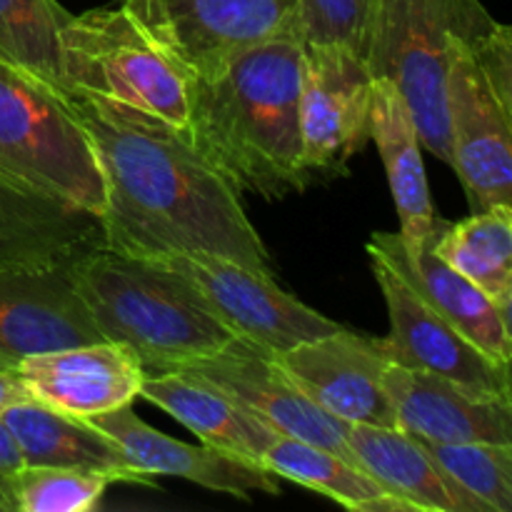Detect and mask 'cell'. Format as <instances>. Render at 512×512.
Returning a JSON list of instances; mask_svg holds the SVG:
<instances>
[{
	"instance_id": "obj_1",
	"label": "cell",
	"mask_w": 512,
	"mask_h": 512,
	"mask_svg": "<svg viewBox=\"0 0 512 512\" xmlns=\"http://www.w3.org/2000/svg\"><path fill=\"white\" fill-rule=\"evenodd\" d=\"M105 183V245L130 258L213 253L273 273V260L240 195L158 115L65 90Z\"/></svg>"
},
{
	"instance_id": "obj_2",
	"label": "cell",
	"mask_w": 512,
	"mask_h": 512,
	"mask_svg": "<svg viewBox=\"0 0 512 512\" xmlns=\"http://www.w3.org/2000/svg\"><path fill=\"white\" fill-rule=\"evenodd\" d=\"M300 35L230 55L188 78V140L238 195L278 200L313 183L300 130Z\"/></svg>"
},
{
	"instance_id": "obj_3",
	"label": "cell",
	"mask_w": 512,
	"mask_h": 512,
	"mask_svg": "<svg viewBox=\"0 0 512 512\" xmlns=\"http://www.w3.org/2000/svg\"><path fill=\"white\" fill-rule=\"evenodd\" d=\"M75 293L100 335L138 355L145 373H168L208 358L235 338L175 275L100 245L68 265Z\"/></svg>"
},
{
	"instance_id": "obj_4",
	"label": "cell",
	"mask_w": 512,
	"mask_h": 512,
	"mask_svg": "<svg viewBox=\"0 0 512 512\" xmlns=\"http://www.w3.org/2000/svg\"><path fill=\"white\" fill-rule=\"evenodd\" d=\"M498 20L480 0H370L368 58L413 110L428 153L450 165L445 80L453 40L478 43Z\"/></svg>"
},
{
	"instance_id": "obj_5",
	"label": "cell",
	"mask_w": 512,
	"mask_h": 512,
	"mask_svg": "<svg viewBox=\"0 0 512 512\" xmlns=\"http://www.w3.org/2000/svg\"><path fill=\"white\" fill-rule=\"evenodd\" d=\"M0 170L100 218L105 183L68 100L0 58Z\"/></svg>"
},
{
	"instance_id": "obj_6",
	"label": "cell",
	"mask_w": 512,
	"mask_h": 512,
	"mask_svg": "<svg viewBox=\"0 0 512 512\" xmlns=\"http://www.w3.org/2000/svg\"><path fill=\"white\" fill-rule=\"evenodd\" d=\"M60 53L65 90L133 105L188 130V75L120 5L70 15Z\"/></svg>"
},
{
	"instance_id": "obj_7",
	"label": "cell",
	"mask_w": 512,
	"mask_h": 512,
	"mask_svg": "<svg viewBox=\"0 0 512 512\" xmlns=\"http://www.w3.org/2000/svg\"><path fill=\"white\" fill-rule=\"evenodd\" d=\"M143 260L175 275L185 290L240 343L273 358L293 345L343 328L280 288L273 273H260L238 260L200 250Z\"/></svg>"
},
{
	"instance_id": "obj_8",
	"label": "cell",
	"mask_w": 512,
	"mask_h": 512,
	"mask_svg": "<svg viewBox=\"0 0 512 512\" xmlns=\"http://www.w3.org/2000/svg\"><path fill=\"white\" fill-rule=\"evenodd\" d=\"M115 5L188 78L218 68L245 48L300 35V0H118Z\"/></svg>"
},
{
	"instance_id": "obj_9",
	"label": "cell",
	"mask_w": 512,
	"mask_h": 512,
	"mask_svg": "<svg viewBox=\"0 0 512 512\" xmlns=\"http://www.w3.org/2000/svg\"><path fill=\"white\" fill-rule=\"evenodd\" d=\"M450 165L473 213L512 205V100L495 90L465 40H453L445 80Z\"/></svg>"
},
{
	"instance_id": "obj_10",
	"label": "cell",
	"mask_w": 512,
	"mask_h": 512,
	"mask_svg": "<svg viewBox=\"0 0 512 512\" xmlns=\"http://www.w3.org/2000/svg\"><path fill=\"white\" fill-rule=\"evenodd\" d=\"M373 70L368 58L340 45L303 43L300 130L310 178L338 175L370 143Z\"/></svg>"
},
{
	"instance_id": "obj_11",
	"label": "cell",
	"mask_w": 512,
	"mask_h": 512,
	"mask_svg": "<svg viewBox=\"0 0 512 512\" xmlns=\"http://www.w3.org/2000/svg\"><path fill=\"white\" fill-rule=\"evenodd\" d=\"M375 283L388 305L390 335L380 338L390 363L440 375L485 398L512 400L510 365L495 363L440 318L383 260L370 258Z\"/></svg>"
},
{
	"instance_id": "obj_12",
	"label": "cell",
	"mask_w": 512,
	"mask_h": 512,
	"mask_svg": "<svg viewBox=\"0 0 512 512\" xmlns=\"http://www.w3.org/2000/svg\"><path fill=\"white\" fill-rule=\"evenodd\" d=\"M275 363L333 418L398 430V415L383 383L390 360L380 338L340 328L293 345L275 355Z\"/></svg>"
},
{
	"instance_id": "obj_13",
	"label": "cell",
	"mask_w": 512,
	"mask_h": 512,
	"mask_svg": "<svg viewBox=\"0 0 512 512\" xmlns=\"http://www.w3.org/2000/svg\"><path fill=\"white\" fill-rule=\"evenodd\" d=\"M178 373L223 390L278 435L318 445L355 463L345 440L348 423L320 410L275 363L273 355L233 340L215 355L180 365Z\"/></svg>"
},
{
	"instance_id": "obj_14",
	"label": "cell",
	"mask_w": 512,
	"mask_h": 512,
	"mask_svg": "<svg viewBox=\"0 0 512 512\" xmlns=\"http://www.w3.org/2000/svg\"><path fill=\"white\" fill-rule=\"evenodd\" d=\"M68 265L0 268V368L15 370L30 355L105 340L75 293Z\"/></svg>"
},
{
	"instance_id": "obj_15",
	"label": "cell",
	"mask_w": 512,
	"mask_h": 512,
	"mask_svg": "<svg viewBox=\"0 0 512 512\" xmlns=\"http://www.w3.org/2000/svg\"><path fill=\"white\" fill-rule=\"evenodd\" d=\"M15 373L30 398L83 420L133 405L145 378L138 355L113 340L30 355Z\"/></svg>"
},
{
	"instance_id": "obj_16",
	"label": "cell",
	"mask_w": 512,
	"mask_h": 512,
	"mask_svg": "<svg viewBox=\"0 0 512 512\" xmlns=\"http://www.w3.org/2000/svg\"><path fill=\"white\" fill-rule=\"evenodd\" d=\"M368 255L383 260L415 290L418 298L463 333L475 348L483 350L495 363L510 365V313L498 308L483 290L450 268L435 253L430 238L425 243H408L400 233H373L368 240Z\"/></svg>"
},
{
	"instance_id": "obj_17",
	"label": "cell",
	"mask_w": 512,
	"mask_h": 512,
	"mask_svg": "<svg viewBox=\"0 0 512 512\" xmlns=\"http://www.w3.org/2000/svg\"><path fill=\"white\" fill-rule=\"evenodd\" d=\"M385 390L398 430L428 443L512 445V400L485 398L440 375L390 363Z\"/></svg>"
},
{
	"instance_id": "obj_18",
	"label": "cell",
	"mask_w": 512,
	"mask_h": 512,
	"mask_svg": "<svg viewBox=\"0 0 512 512\" xmlns=\"http://www.w3.org/2000/svg\"><path fill=\"white\" fill-rule=\"evenodd\" d=\"M88 420L108 438H113L125 450V455L150 478L173 475V478L203 485L213 493H228L240 500H248L253 493H280L275 475L263 465L248 463V460L235 458L223 450L210 448V445H190L170 438V435L150 428L143 418H138L133 405H123L113 413L95 415Z\"/></svg>"
},
{
	"instance_id": "obj_19",
	"label": "cell",
	"mask_w": 512,
	"mask_h": 512,
	"mask_svg": "<svg viewBox=\"0 0 512 512\" xmlns=\"http://www.w3.org/2000/svg\"><path fill=\"white\" fill-rule=\"evenodd\" d=\"M100 245L98 215L0 170V268L68 265Z\"/></svg>"
},
{
	"instance_id": "obj_20",
	"label": "cell",
	"mask_w": 512,
	"mask_h": 512,
	"mask_svg": "<svg viewBox=\"0 0 512 512\" xmlns=\"http://www.w3.org/2000/svg\"><path fill=\"white\" fill-rule=\"evenodd\" d=\"M15 438L23 465H55L98 473L110 483L153 485V478L90 420L60 413L38 400H20L0 413Z\"/></svg>"
},
{
	"instance_id": "obj_21",
	"label": "cell",
	"mask_w": 512,
	"mask_h": 512,
	"mask_svg": "<svg viewBox=\"0 0 512 512\" xmlns=\"http://www.w3.org/2000/svg\"><path fill=\"white\" fill-rule=\"evenodd\" d=\"M345 440L355 463L413 512H490L403 430L348 423Z\"/></svg>"
},
{
	"instance_id": "obj_22",
	"label": "cell",
	"mask_w": 512,
	"mask_h": 512,
	"mask_svg": "<svg viewBox=\"0 0 512 512\" xmlns=\"http://www.w3.org/2000/svg\"><path fill=\"white\" fill-rule=\"evenodd\" d=\"M138 398H145L165 410L170 418L198 435L203 445L223 450L248 463L263 465L260 463L263 453L278 438L270 425H265L238 400L178 370L145 373Z\"/></svg>"
},
{
	"instance_id": "obj_23",
	"label": "cell",
	"mask_w": 512,
	"mask_h": 512,
	"mask_svg": "<svg viewBox=\"0 0 512 512\" xmlns=\"http://www.w3.org/2000/svg\"><path fill=\"white\" fill-rule=\"evenodd\" d=\"M370 140L378 145L390 193L400 218V235L408 243H425L438 230L440 218L430 200L423 165V145L418 138L413 110L393 80H373L370 105Z\"/></svg>"
},
{
	"instance_id": "obj_24",
	"label": "cell",
	"mask_w": 512,
	"mask_h": 512,
	"mask_svg": "<svg viewBox=\"0 0 512 512\" xmlns=\"http://www.w3.org/2000/svg\"><path fill=\"white\" fill-rule=\"evenodd\" d=\"M430 245L498 308L512 313V205H493L458 223L440 220Z\"/></svg>"
},
{
	"instance_id": "obj_25",
	"label": "cell",
	"mask_w": 512,
	"mask_h": 512,
	"mask_svg": "<svg viewBox=\"0 0 512 512\" xmlns=\"http://www.w3.org/2000/svg\"><path fill=\"white\" fill-rule=\"evenodd\" d=\"M263 468L275 478H285L315 490L355 512H413L403 500L390 495L358 463L318 445L278 435L263 453Z\"/></svg>"
},
{
	"instance_id": "obj_26",
	"label": "cell",
	"mask_w": 512,
	"mask_h": 512,
	"mask_svg": "<svg viewBox=\"0 0 512 512\" xmlns=\"http://www.w3.org/2000/svg\"><path fill=\"white\" fill-rule=\"evenodd\" d=\"M68 18L58 0H0V58L63 95L60 28Z\"/></svg>"
},
{
	"instance_id": "obj_27",
	"label": "cell",
	"mask_w": 512,
	"mask_h": 512,
	"mask_svg": "<svg viewBox=\"0 0 512 512\" xmlns=\"http://www.w3.org/2000/svg\"><path fill=\"white\" fill-rule=\"evenodd\" d=\"M108 485L98 473L55 465H23L0 480L10 512H90Z\"/></svg>"
},
{
	"instance_id": "obj_28",
	"label": "cell",
	"mask_w": 512,
	"mask_h": 512,
	"mask_svg": "<svg viewBox=\"0 0 512 512\" xmlns=\"http://www.w3.org/2000/svg\"><path fill=\"white\" fill-rule=\"evenodd\" d=\"M420 443L465 493L490 512H512V445Z\"/></svg>"
},
{
	"instance_id": "obj_29",
	"label": "cell",
	"mask_w": 512,
	"mask_h": 512,
	"mask_svg": "<svg viewBox=\"0 0 512 512\" xmlns=\"http://www.w3.org/2000/svg\"><path fill=\"white\" fill-rule=\"evenodd\" d=\"M370 0H300V40L368 53Z\"/></svg>"
},
{
	"instance_id": "obj_30",
	"label": "cell",
	"mask_w": 512,
	"mask_h": 512,
	"mask_svg": "<svg viewBox=\"0 0 512 512\" xmlns=\"http://www.w3.org/2000/svg\"><path fill=\"white\" fill-rule=\"evenodd\" d=\"M20 468H23V458H20L18 443L10 435L5 420L0 418V480L8 478V475H13Z\"/></svg>"
},
{
	"instance_id": "obj_31",
	"label": "cell",
	"mask_w": 512,
	"mask_h": 512,
	"mask_svg": "<svg viewBox=\"0 0 512 512\" xmlns=\"http://www.w3.org/2000/svg\"><path fill=\"white\" fill-rule=\"evenodd\" d=\"M20 400H30L23 380L18 378L15 370L0 368V413H3L5 408H10V405L20 403Z\"/></svg>"
},
{
	"instance_id": "obj_32",
	"label": "cell",
	"mask_w": 512,
	"mask_h": 512,
	"mask_svg": "<svg viewBox=\"0 0 512 512\" xmlns=\"http://www.w3.org/2000/svg\"><path fill=\"white\" fill-rule=\"evenodd\" d=\"M0 512H10V510H8V500H5L3 488H0Z\"/></svg>"
}]
</instances>
